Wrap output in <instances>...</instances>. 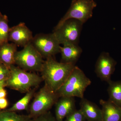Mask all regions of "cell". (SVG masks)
Instances as JSON below:
<instances>
[{"label": "cell", "mask_w": 121, "mask_h": 121, "mask_svg": "<svg viewBox=\"0 0 121 121\" xmlns=\"http://www.w3.org/2000/svg\"><path fill=\"white\" fill-rule=\"evenodd\" d=\"M75 64L59 62L52 57L44 61L41 69V77L45 84L56 93L65 82L73 70Z\"/></svg>", "instance_id": "6da1fadb"}, {"label": "cell", "mask_w": 121, "mask_h": 121, "mask_svg": "<svg viewBox=\"0 0 121 121\" xmlns=\"http://www.w3.org/2000/svg\"><path fill=\"white\" fill-rule=\"evenodd\" d=\"M91 81L84 72L75 66L65 82L56 93L59 97H77L82 99L87 87Z\"/></svg>", "instance_id": "7a4b0ae2"}, {"label": "cell", "mask_w": 121, "mask_h": 121, "mask_svg": "<svg viewBox=\"0 0 121 121\" xmlns=\"http://www.w3.org/2000/svg\"><path fill=\"white\" fill-rule=\"evenodd\" d=\"M10 75L6 82V86L21 93H27L32 87L38 86L43 81L41 76L30 73L14 65L10 68Z\"/></svg>", "instance_id": "3957f363"}, {"label": "cell", "mask_w": 121, "mask_h": 121, "mask_svg": "<svg viewBox=\"0 0 121 121\" xmlns=\"http://www.w3.org/2000/svg\"><path fill=\"white\" fill-rule=\"evenodd\" d=\"M34 97L29 109V115L32 118L47 112L60 98L45 84Z\"/></svg>", "instance_id": "277c9868"}, {"label": "cell", "mask_w": 121, "mask_h": 121, "mask_svg": "<svg viewBox=\"0 0 121 121\" xmlns=\"http://www.w3.org/2000/svg\"><path fill=\"white\" fill-rule=\"evenodd\" d=\"M97 5L94 0H73L67 12L59 21L54 30L58 28L70 19H75L84 24L92 17L93 9Z\"/></svg>", "instance_id": "5b68a950"}, {"label": "cell", "mask_w": 121, "mask_h": 121, "mask_svg": "<svg viewBox=\"0 0 121 121\" xmlns=\"http://www.w3.org/2000/svg\"><path fill=\"white\" fill-rule=\"evenodd\" d=\"M15 64L26 71L40 72L44 60L31 43L26 45L15 56Z\"/></svg>", "instance_id": "8992f818"}, {"label": "cell", "mask_w": 121, "mask_h": 121, "mask_svg": "<svg viewBox=\"0 0 121 121\" xmlns=\"http://www.w3.org/2000/svg\"><path fill=\"white\" fill-rule=\"evenodd\" d=\"M83 24L75 19L66 21L54 33L60 44H78Z\"/></svg>", "instance_id": "52a82bcc"}, {"label": "cell", "mask_w": 121, "mask_h": 121, "mask_svg": "<svg viewBox=\"0 0 121 121\" xmlns=\"http://www.w3.org/2000/svg\"><path fill=\"white\" fill-rule=\"evenodd\" d=\"M31 43L43 58L52 57L60 52V44L53 33L38 34L33 37Z\"/></svg>", "instance_id": "ba28073f"}, {"label": "cell", "mask_w": 121, "mask_h": 121, "mask_svg": "<svg viewBox=\"0 0 121 121\" xmlns=\"http://www.w3.org/2000/svg\"><path fill=\"white\" fill-rule=\"evenodd\" d=\"M117 62L108 52H102L98 58L95 65V72L98 78L108 83L115 70Z\"/></svg>", "instance_id": "9c48e42d"}, {"label": "cell", "mask_w": 121, "mask_h": 121, "mask_svg": "<svg viewBox=\"0 0 121 121\" xmlns=\"http://www.w3.org/2000/svg\"><path fill=\"white\" fill-rule=\"evenodd\" d=\"M33 38L31 31L23 22L9 29V41L17 46L24 47L31 43Z\"/></svg>", "instance_id": "30bf717a"}, {"label": "cell", "mask_w": 121, "mask_h": 121, "mask_svg": "<svg viewBox=\"0 0 121 121\" xmlns=\"http://www.w3.org/2000/svg\"><path fill=\"white\" fill-rule=\"evenodd\" d=\"M56 105V118L57 121H63L64 119L76 110L75 101L72 97H61Z\"/></svg>", "instance_id": "8fae6325"}, {"label": "cell", "mask_w": 121, "mask_h": 121, "mask_svg": "<svg viewBox=\"0 0 121 121\" xmlns=\"http://www.w3.org/2000/svg\"><path fill=\"white\" fill-rule=\"evenodd\" d=\"M80 110L89 121H102V110L96 104L86 99H81Z\"/></svg>", "instance_id": "7c38bea8"}, {"label": "cell", "mask_w": 121, "mask_h": 121, "mask_svg": "<svg viewBox=\"0 0 121 121\" xmlns=\"http://www.w3.org/2000/svg\"><path fill=\"white\" fill-rule=\"evenodd\" d=\"M102 121H121V107L117 105L108 100L101 99Z\"/></svg>", "instance_id": "4fadbf2b"}, {"label": "cell", "mask_w": 121, "mask_h": 121, "mask_svg": "<svg viewBox=\"0 0 121 121\" xmlns=\"http://www.w3.org/2000/svg\"><path fill=\"white\" fill-rule=\"evenodd\" d=\"M60 47L62 62L75 64L82 52V48L78 44H66Z\"/></svg>", "instance_id": "5bb4252c"}, {"label": "cell", "mask_w": 121, "mask_h": 121, "mask_svg": "<svg viewBox=\"0 0 121 121\" xmlns=\"http://www.w3.org/2000/svg\"><path fill=\"white\" fill-rule=\"evenodd\" d=\"M17 47L13 43L8 42L0 45V63L9 69L15 64V56L17 51Z\"/></svg>", "instance_id": "9a60e30c"}, {"label": "cell", "mask_w": 121, "mask_h": 121, "mask_svg": "<svg viewBox=\"0 0 121 121\" xmlns=\"http://www.w3.org/2000/svg\"><path fill=\"white\" fill-rule=\"evenodd\" d=\"M108 84L109 100L117 105L121 107V80L115 82L111 80Z\"/></svg>", "instance_id": "2e32d148"}, {"label": "cell", "mask_w": 121, "mask_h": 121, "mask_svg": "<svg viewBox=\"0 0 121 121\" xmlns=\"http://www.w3.org/2000/svg\"><path fill=\"white\" fill-rule=\"evenodd\" d=\"M26 93V95L22 99L16 103L11 108L6 110L16 112L27 110L29 103L35 95V89H31Z\"/></svg>", "instance_id": "e0dca14e"}, {"label": "cell", "mask_w": 121, "mask_h": 121, "mask_svg": "<svg viewBox=\"0 0 121 121\" xmlns=\"http://www.w3.org/2000/svg\"><path fill=\"white\" fill-rule=\"evenodd\" d=\"M30 115L18 114L14 111L0 110V121H32Z\"/></svg>", "instance_id": "ac0fdd59"}, {"label": "cell", "mask_w": 121, "mask_h": 121, "mask_svg": "<svg viewBox=\"0 0 121 121\" xmlns=\"http://www.w3.org/2000/svg\"><path fill=\"white\" fill-rule=\"evenodd\" d=\"M9 20L7 15L0 12V45L9 41Z\"/></svg>", "instance_id": "d6986e66"}, {"label": "cell", "mask_w": 121, "mask_h": 121, "mask_svg": "<svg viewBox=\"0 0 121 121\" xmlns=\"http://www.w3.org/2000/svg\"><path fill=\"white\" fill-rule=\"evenodd\" d=\"M86 119L81 110L76 109L66 117L65 121H85Z\"/></svg>", "instance_id": "ffe728a7"}, {"label": "cell", "mask_w": 121, "mask_h": 121, "mask_svg": "<svg viewBox=\"0 0 121 121\" xmlns=\"http://www.w3.org/2000/svg\"><path fill=\"white\" fill-rule=\"evenodd\" d=\"M10 69L0 63V82L7 81L10 75Z\"/></svg>", "instance_id": "44dd1931"}, {"label": "cell", "mask_w": 121, "mask_h": 121, "mask_svg": "<svg viewBox=\"0 0 121 121\" xmlns=\"http://www.w3.org/2000/svg\"><path fill=\"white\" fill-rule=\"evenodd\" d=\"M56 118L50 112L43 114L33 118L32 121H56Z\"/></svg>", "instance_id": "7402d4cb"}, {"label": "cell", "mask_w": 121, "mask_h": 121, "mask_svg": "<svg viewBox=\"0 0 121 121\" xmlns=\"http://www.w3.org/2000/svg\"><path fill=\"white\" fill-rule=\"evenodd\" d=\"M8 105V102L5 98H0V109H4Z\"/></svg>", "instance_id": "603a6c76"}, {"label": "cell", "mask_w": 121, "mask_h": 121, "mask_svg": "<svg viewBox=\"0 0 121 121\" xmlns=\"http://www.w3.org/2000/svg\"><path fill=\"white\" fill-rule=\"evenodd\" d=\"M7 94V91L5 90L4 88L0 90V98H5Z\"/></svg>", "instance_id": "cb8c5ba5"}, {"label": "cell", "mask_w": 121, "mask_h": 121, "mask_svg": "<svg viewBox=\"0 0 121 121\" xmlns=\"http://www.w3.org/2000/svg\"><path fill=\"white\" fill-rule=\"evenodd\" d=\"M6 82L7 81H3L0 82V90L6 86Z\"/></svg>", "instance_id": "d4e9b609"}]
</instances>
